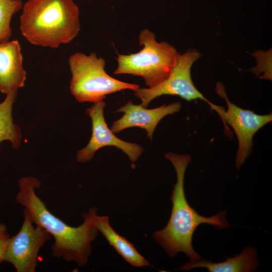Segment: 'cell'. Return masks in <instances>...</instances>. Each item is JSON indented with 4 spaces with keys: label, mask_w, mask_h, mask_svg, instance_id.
I'll return each instance as SVG.
<instances>
[{
    "label": "cell",
    "mask_w": 272,
    "mask_h": 272,
    "mask_svg": "<svg viewBox=\"0 0 272 272\" xmlns=\"http://www.w3.org/2000/svg\"><path fill=\"white\" fill-rule=\"evenodd\" d=\"M40 185V181L35 177L21 178L16 201L28 211L34 224L44 228L53 237L51 248L53 257L74 262L80 267L85 266L92 253V243L98 233L91 222L90 210L82 214V224L71 226L51 213L37 195L36 189Z\"/></svg>",
    "instance_id": "obj_1"
},
{
    "label": "cell",
    "mask_w": 272,
    "mask_h": 272,
    "mask_svg": "<svg viewBox=\"0 0 272 272\" xmlns=\"http://www.w3.org/2000/svg\"><path fill=\"white\" fill-rule=\"evenodd\" d=\"M165 156L173 164L177 180L171 196L172 208L169 220L164 228L155 231L153 237L170 257L174 258L182 252L187 255L190 262L197 261L203 258L194 251L192 245L196 228L201 224H207L221 230L230 224L226 220L225 210L212 217H205L199 215L188 204L184 192V180L191 157L172 152L165 154Z\"/></svg>",
    "instance_id": "obj_2"
},
{
    "label": "cell",
    "mask_w": 272,
    "mask_h": 272,
    "mask_svg": "<svg viewBox=\"0 0 272 272\" xmlns=\"http://www.w3.org/2000/svg\"><path fill=\"white\" fill-rule=\"evenodd\" d=\"M22 9L20 31L33 45L56 48L80 32L79 9L73 0H28Z\"/></svg>",
    "instance_id": "obj_3"
},
{
    "label": "cell",
    "mask_w": 272,
    "mask_h": 272,
    "mask_svg": "<svg viewBox=\"0 0 272 272\" xmlns=\"http://www.w3.org/2000/svg\"><path fill=\"white\" fill-rule=\"evenodd\" d=\"M150 30L141 31L139 35L142 50L135 53L119 54L116 75L130 74L142 77L148 88H153L166 80L175 66L179 53L167 42H158Z\"/></svg>",
    "instance_id": "obj_4"
},
{
    "label": "cell",
    "mask_w": 272,
    "mask_h": 272,
    "mask_svg": "<svg viewBox=\"0 0 272 272\" xmlns=\"http://www.w3.org/2000/svg\"><path fill=\"white\" fill-rule=\"evenodd\" d=\"M69 64L72 74L70 91L81 103H94L103 100L108 94L140 88L138 85L123 82L108 75L105 71V60L98 57L94 52L88 55L77 52L70 56Z\"/></svg>",
    "instance_id": "obj_5"
},
{
    "label": "cell",
    "mask_w": 272,
    "mask_h": 272,
    "mask_svg": "<svg viewBox=\"0 0 272 272\" xmlns=\"http://www.w3.org/2000/svg\"><path fill=\"white\" fill-rule=\"evenodd\" d=\"M216 92L226 101L227 109L213 104L211 108L220 115L223 121L234 129L238 143L235 160L237 169H239L250 156L255 133L272 120L271 113L259 115L250 110L243 109L231 102L228 98L222 84L218 83Z\"/></svg>",
    "instance_id": "obj_6"
},
{
    "label": "cell",
    "mask_w": 272,
    "mask_h": 272,
    "mask_svg": "<svg viewBox=\"0 0 272 272\" xmlns=\"http://www.w3.org/2000/svg\"><path fill=\"white\" fill-rule=\"evenodd\" d=\"M200 56L194 49L179 54L175 66L166 80L153 88H139L134 90V95L141 100V105L146 108L152 100L164 95L178 96L188 101L199 99L210 105L212 103L196 89L191 77V66Z\"/></svg>",
    "instance_id": "obj_7"
},
{
    "label": "cell",
    "mask_w": 272,
    "mask_h": 272,
    "mask_svg": "<svg viewBox=\"0 0 272 272\" xmlns=\"http://www.w3.org/2000/svg\"><path fill=\"white\" fill-rule=\"evenodd\" d=\"M23 216L19 231L8 241L4 261L12 264L17 272H35L40 250L52 236L41 226L33 225L25 209Z\"/></svg>",
    "instance_id": "obj_8"
},
{
    "label": "cell",
    "mask_w": 272,
    "mask_h": 272,
    "mask_svg": "<svg viewBox=\"0 0 272 272\" xmlns=\"http://www.w3.org/2000/svg\"><path fill=\"white\" fill-rule=\"evenodd\" d=\"M105 103L103 100L94 103L87 109L92 121V135L88 145L79 150L76 159L81 163L91 160L95 152L105 146H115L121 150L132 163L135 162L144 152L140 146L123 141L117 138L108 127L104 116Z\"/></svg>",
    "instance_id": "obj_9"
},
{
    "label": "cell",
    "mask_w": 272,
    "mask_h": 272,
    "mask_svg": "<svg viewBox=\"0 0 272 272\" xmlns=\"http://www.w3.org/2000/svg\"><path fill=\"white\" fill-rule=\"evenodd\" d=\"M181 108L180 103L177 102L148 109L141 104L135 105L129 100L116 111L123 112L124 115L113 123L110 129L113 133H117L127 128L139 127L145 129L147 137L152 139L159 121L166 115L178 112Z\"/></svg>",
    "instance_id": "obj_10"
},
{
    "label": "cell",
    "mask_w": 272,
    "mask_h": 272,
    "mask_svg": "<svg viewBox=\"0 0 272 272\" xmlns=\"http://www.w3.org/2000/svg\"><path fill=\"white\" fill-rule=\"evenodd\" d=\"M18 40L0 43V92L6 94L24 87L26 72Z\"/></svg>",
    "instance_id": "obj_11"
},
{
    "label": "cell",
    "mask_w": 272,
    "mask_h": 272,
    "mask_svg": "<svg viewBox=\"0 0 272 272\" xmlns=\"http://www.w3.org/2000/svg\"><path fill=\"white\" fill-rule=\"evenodd\" d=\"M97 207L90 209L91 222L109 244L131 265L135 267L149 266V262L138 251L134 245L114 231L110 224L109 217L97 215Z\"/></svg>",
    "instance_id": "obj_12"
},
{
    "label": "cell",
    "mask_w": 272,
    "mask_h": 272,
    "mask_svg": "<svg viewBox=\"0 0 272 272\" xmlns=\"http://www.w3.org/2000/svg\"><path fill=\"white\" fill-rule=\"evenodd\" d=\"M258 265L257 252L251 246H246L242 252L233 257H227L225 261L213 263L203 259L189 262L177 270H187L196 267L207 268L210 272H251Z\"/></svg>",
    "instance_id": "obj_13"
},
{
    "label": "cell",
    "mask_w": 272,
    "mask_h": 272,
    "mask_svg": "<svg viewBox=\"0 0 272 272\" xmlns=\"http://www.w3.org/2000/svg\"><path fill=\"white\" fill-rule=\"evenodd\" d=\"M6 95L5 99L0 103V144L3 141H9L13 148L17 149L20 147L22 141L20 128L14 123L12 117V108L17 90Z\"/></svg>",
    "instance_id": "obj_14"
},
{
    "label": "cell",
    "mask_w": 272,
    "mask_h": 272,
    "mask_svg": "<svg viewBox=\"0 0 272 272\" xmlns=\"http://www.w3.org/2000/svg\"><path fill=\"white\" fill-rule=\"evenodd\" d=\"M23 5L21 0H0V43L9 41L12 33V17L22 9Z\"/></svg>",
    "instance_id": "obj_15"
},
{
    "label": "cell",
    "mask_w": 272,
    "mask_h": 272,
    "mask_svg": "<svg viewBox=\"0 0 272 272\" xmlns=\"http://www.w3.org/2000/svg\"><path fill=\"white\" fill-rule=\"evenodd\" d=\"M10 237L7 226L0 223V263L4 261L7 244Z\"/></svg>",
    "instance_id": "obj_16"
}]
</instances>
